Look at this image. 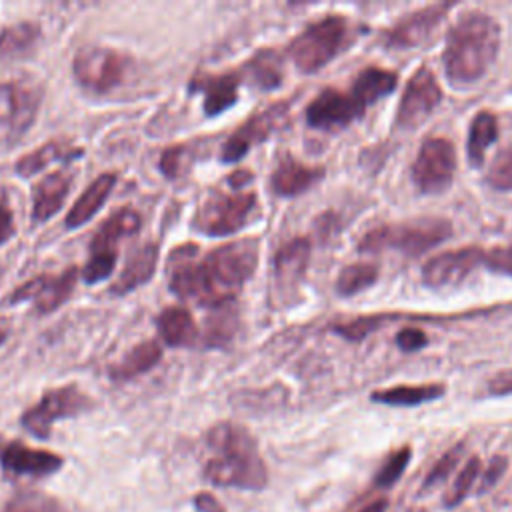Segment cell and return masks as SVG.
I'll list each match as a JSON object with an SVG mask.
<instances>
[{
    "label": "cell",
    "instance_id": "1",
    "mask_svg": "<svg viewBox=\"0 0 512 512\" xmlns=\"http://www.w3.org/2000/svg\"><path fill=\"white\" fill-rule=\"evenodd\" d=\"M194 246H180L170 254L168 286L180 300L202 306L234 302L242 286L254 276L260 244L256 238L224 242L210 250L202 262L194 260Z\"/></svg>",
    "mask_w": 512,
    "mask_h": 512
},
{
    "label": "cell",
    "instance_id": "2",
    "mask_svg": "<svg viewBox=\"0 0 512 512\" xmlns=\"http://www.w3.org/2000/svg\"><path fill=\"white\" fill-rule=\"evenodd\" d=\"M208 458L202 476L212 486L262 490L268 484V470L254 436L240 424L220 422L206 432Z\"/></svg>",
    "mask_w": 512,
    "mask_h": 512
},
{
    "label": "cell",
    "instance_id": "3",
    "mask_svg": "<svg viewBox=\"0 0 512 512\" xmlns=\"http://www.w3.org/2000/svg\"><path fill=\"white\" fill-rule=\"evenodd\" d=\"M498 48L500 26L490 14L480 10L462 14L450 28L442 52L446 78L456 86L476 82L492 66Z\"/></svg>",
    "mask_w": 512,
    "mask_h": 512
},
{
    "label": "cell",
    "instance_id": "4",
    "mask_svg": "<svg viewBox=\"0 0 512 512\" xmlns=\"http://www.w3.org/2000/svg\"><path fill=\"white\" fill-rule=\"evenodd\" d=\"M452 234V226L442 218H422L406 224H382L368 230L360 242V252H380V250H400L408 256H418Z\"/></svg>",
    "mask_w": 512,
    "mask_h": 512
},
{
    "label": "cell",
    "instance_id": "5",
    "mask_svg": "<svg viewBox=\"0 0 512 512\" xmlns=\"http://www.w3.org/2000/svg\"><path fill=\"white\" fill-rule=\"evenodd\" d=\"M348 22L340 14H328L308 24L290 44L288 56L304 74L324 68L346 44Z\"/></svg>",
    "mask_w": 512,
    "mask_h": 512
},
{
    "label": "cell",
    "instance_id": "6",
    "mask_svg": "<svg viewBox=\"0 0 512 512\" xmlns=\"http://www.w3.org/2000/svg\"><path fill=\"white\" fill-rule=\"evenodd\" d=\"M42 102V88L32 78L0 82V144H18L32 128Z\"/></svg>",
    "mask_w": 512,
    "mask_h": 512
},
{
    "label": "cell",
    "instance_id": "7",
    "mask_svg": "<svg viewBox=\"0 0 512 512\" xmlns=\"http://www.w3.org/2000/svg\"><path fill=\"white\" fill-rule=\"evenodd\" d=\"M254 208V192H212L194 212L192 228L210 238L232 236L248 224Z\"/></svg>",
    "mask_w": 512,
    "mask_h": 512
},
{
    "label": "cell",
    "instance_id": "8",
    "mask_svg": "<svg viewBox=\"0 0 512 512\" xmlns=\"http://www.w3.org/2000/svg\"><path fill=\"white\" fill-rule=\"evenodd\" d=\"M128 66L130 60L122 52L108 46H90L74 56L72 74L84 90L104 94L120 86Z\"/></svg>",
    "mask_w": 512,
    "mask_h": 512
},
{
    "label": "cell",
    "instance_id": "9",
    "mask_svg": "<svg viewBox=\"0 0 512 512\" xmlns=\"http://www.w3.org/2000/svg\"><path fill=\"white\" fill-rule=\"evenodd\" d=\"M88 408H90V398L76 384H66L60 388L48 390L34 406H30L22 414L20 424L34 438L46 440L56 420L82 414Z\"/></svg>",
    "mask_w": 512,
    "mask_h": 512
},
{
    "label": "cell",
    "instance_id": "10",
    "mask_svg": "<svg viewBox=\"0 0 512 512\" xmlns=\"http://www.w3.org/2000/svg\"><path fill=\"white\" fill-rule=\"evenodd\" d=\"M456 172V150L446 138H426L412 164V182L422 194L446 190Z\"/></svg>",
    "mask_w": 512,
    "mask_h": 512
},
{
    "label": "cell",
    "instance_id": "11",
    "mask_svg": "<svg viewBox=\"0 0 512 512\" xmlns=\"http://www.w3.org/2000/svg\"><path fill=\"white\" fill-rule=\"evenodd\" d=\"M442 90L436 76L426 68H418L406 88L402 92L398 110H396V126L402 130H410L420 126L440 104Z\"/></svg>",
    "mask_w": 512,
    "mask_h": 512
},
{
    "label": "cell",
    "instance_id": "12",
    "mask_svg": "<svg viewBox=\"0 0 512 512\" xmlns=\"http://www.w3.org/2000/svg\"><path fill=\"white\" fill-rule=\"evenodd\" d=\"M78 278V268L70 266L62 274H40L24 284L16 286L12 294L8 296V304H18L22 300H32L34 308L40 314H50L56 308H60L72 294L74 284Z\"/></svg>",
    "mask_w": 512,
    "mask_h": 512
},
{
    "label": "cell",
    "instance_id": "13",
    "mask_svg": "<svg viewBox=\"0 0 512 512\" xmlns=\"http://www.w3.org/2000/svg\"><path fill=\"white\" fill-rule=\"evenodd\" d=\"M286 114H288V104L282 102V104H272V106L256 112L254 116H250L222 144V148H220L222 162L230 164V162H238L240 158H244V154L252 146L266 140L280 126V122L286 118Z\"/></svg>",
    "mask_w": 512,
    "mask_h": 512
},
{
    "label": "cell",
    "instance_id": "14",
    "mask_svg": "<svg viewBox=\"0 0 512 512\" xmlns=\"http://www.w3.org/2000/svg\"><path fill=\"white\" fill-rule=\"evenodd\" d=\"M364 106L354 98L352 92L336 88H324L306 106V122L318 130L344 128L364 114Z\"/></svg>",
    "mask_w": 512,
    "mask_h": 512
},
{
    "label": "cell",
    "instance_id": "15",
    "mask_svg": "<svg viewBox=\"0 0 512 512\" xmlns=\"http://www.w3.org/2000/svg\"><path fill=\"white\" fill-rule=\"evenodd\" d=\"M484 258L478 246H464L442 252L422 266V282L428 288H446L460 284Z\"/></svg>",
    "mask_w": 512,
    "mask_h": 512
},
{
    "label": "cell",
    "instance_id": "16",
    "mask_svg": "<svg viewBox=\"0 0 512 512\" xmlns=\"http://www.w3.org/2000/svg\"><path fill=\"white\" fill-rule=\"evenodd\" d=\"M0 464L4 474L10 478H44L58 472L64 458L50 450L10 442L0 452Z\"/></svg>",
    "mask_w": 512,
    "mask_h": 512
},
{
    "label": "cell",
    "instance_id": "17",
    "mask_svg": "<svg viewBox=\"0 0 512 512\" xmlns=\"http://www.w3.org/2000/svg\"><path fill=\"white\" fill-rule=\"evenodd\" d=\"M310 262V242L306 238H292L282 244L274 254L272 280L274 290L282 302L292 298V292L298 288L300 280Z\"/></svg>",
    "mask_w": 512,
    "mask_h": 512
},
{
    "label": "cell",
    "instance_id": "18",
    "mask_svg": "<svg viewBox=\"0 0 512 512\" xmlns=\"http://www.w3.org/2000/svg\"><path fill=\"white\" fill-rule=\"evenodd\" d=\"M448 10H450V4H430V6L418 8L406 14L402 20H398L394 26H390L384 32L382 40L390 48L418 46L432 34V30L442 22Z\"/></svg>",
    "mask_w": 512,
    "mask_h": 512
},
{
    "label": "cell",
    "instance_id": "19",
    "mask_svg": "<svg viewBox=\"0 0 512 512\" xmlns=\"http://www.w3.org/2000/svg\"><path fill=\"white\" fill-rule=\"evenodd\" d=\"M242 82L240 72H224V74H196L190 80V92L204 94V112L206 116H218L226 112L238 100V86Z\"/></svg>",
    "mask_w": 512,
    "mask_h": 512
},
{
    "label": "cell",
    "instance_id": "20",
    "mask_svg": "<svg viewBox=\"0 0 512 512\" xmlns=\"http://www.w3.org/2000/svg\"><path fill=\"white\" fill-rule=\"evenodd\" d=\"M72 188V176L66 170H56L38 180L32 188V222L50 220L64 206Z\"/></svg>",
    "mask_w": 512,
    "mask_h": 512
},
{
    "label": "cell",
    "instance_id": "21",
    "mask_svg": "<svg viewBox=\"0 0 512 512\" xmlns=\"http://www.w3.org/2000/svg\"><path fill=\"white\" fill-rule=\"evenodd\" d=\"M324 168L320 166H306L292 156H282L270 176V188L276 196H298L312 188L318 180H322Z\"/></svg>",
    "mask_w": 512,
    "mask_h": 512
},
{
    "label": "cell",
    "instance_id": "22",
    "mask_svg": "<svg viewBox=\"0 0 512 512\" xmlns=\"http://www.w3.org/2000/svg\"><path fill=\"white\" fill-rule=\"evenodd\" d=\"M158 256H160L158 244L146 242V244L134 248L130 252V256L126 258V264H124L120 276L110 286V294L122 296V294H128V292L140 288L142 284H146L156 272Z\"/></svg>",
    "mask_w": 512,
    "mask_h": 512
},
{
    "label": "cell",
    "instance_id": "23",
    "mask_svg": "<svg viewBox=\"0 0 512 512\" xmlns=\"http://www.w3.org/2000/svg\"><path fill=\"white\" fill-rule=\"evenodd\" d=\"M116 186V174L114 172H104L96 180H92L84 192L76 198L72 208L66 214V228H80L88 220L94 218V214L102 208V204L108 200L110 192Z\"/></svg>",
    "mask_w": 512,
    "mask_h": 512
},
{
    "label": "cell",
    "instance_id": "24",
    "mask_svg": "<svg viewBox=\"0 0 512 512\" xmlns=\"http://www.w3.org/2000/svg\"><path fill=\"white\" fill-rule=\"evenodd\" d=\"M156 328L164 344L172 348L192 346L198 340V328L184 306H168L156 318Z\"/></svg>",
    "mask_w": 512,
    "mask_h": 512
},
{
    "label": "cell",
    "instance_id": "25",
    "mask_svg": "<svg viewBox=\"0 0 512 512\" xmlns=\"http://www.w3.org/2000/svg\"><path fill=\"white\" fill-rule=\"evenodd\" d=\"M162 358V348L156 340H144L136 346H132L116 364L110 366L108 374L116 382H128L150 368H154Z\"/></svg>",
    "mask_w": 512,
    "mask_h": 512
},
{
    "label": "cell",
    "instance_id": "26",
    "mask_svg": "<svg viewBox=\"0 0 512 512\" xmlns=\"http://www.w3.org/2000/svg\"><path fill=\"white\" fill-rule=\"evenodd\" d=\"M140 214L132 208H122L108 216L104 224L94 232L90 242V252L94 250H116L120 238L132 236L140 230Z\"/></svg>",
    "mask_w": 512,
    "mask_h": 512
},
{
    "label": "cell",
    "instance_id": "27",
    "mask_svg": "<svg viewBox=\"0 0 512 512\" xmlns=\"http://www.w3.org/2000/svg\"><path fill=\"white\" fill-rule=\"evenodd\" d=\"M396 86H398L396 72L378 68V66H368L358 72L350 92L366 108L368 104H374L382 96H388L390 92H394Z\"/></svg>",
    "mask_w": 512,
    "mask_h": 512
},
{
    "label": "cell",
    "instance_id": "28",
    "mask_svg": "<svg viewBox=\"0 0 512 512\" xmlns=\"http://www.w3.org/2000/svg\"><path fill=\"white\" fill-rule=\"evenodd\" d=\"M246 78L252 86L260 90H274L282 84L284 78V64L276 50L266 48L256 52L244 66Z\"/></svg>",
    "mask_w": 512,
    "mask_h": 512
},
{
    "label": "cell",
    "instance_id": "29",
    "mask_svg": "<svg viewBox=\"0 0 512 512\" xmlns=\"http://www.w3.org/2000/svg\"><path fill=\"white\" fill-rule=\"evenodd\" d=\"M240 324L238 308L234 302H226L220 306H214L212 312L206 318L204 326V342L212 348H224L232 342L236 330Z\"/></svg>",
    "mask_w": 512,
    "mask_h": 512
},
{
    "label": "cell",
    "instance_id": "30",
    "mask_svg": "<svg viewBox=\"0 0 512 512\" xmlns=\"http://www.w3.org/2000/svg\"><path fill=\"white\" fill-rule=\"evenodd\" d=\"M444 392L446 388L442 384H418V386L400 384V386L372 392V400L388 406H418L444 396Z\"/></svg>",
    "mask_w": 512,
    "mask_h": 512
},
{
    "label": "cell",
    "instance_id": "31",
    "mask_svg": "<svg viewBox=\"0 0 512 512\" xmlns=\"http://www.w3.org/2000/svg\"><path fill=\"white\" fill-rule=\"evenodd\" d=\"M496 138H498L496 116L488 110L476 112L468 128V144H466V154L472 166H480L484 162L486 150L492 146Z\"/></svg>",
    "mask_w": 512,
    "mask_h": 512
},
{
    "label": "cell",
    "instance_id": "32",
    "mask_svg": "<svg viewBox=\"0 0 512 512\" xmlns=\"http://www.w3.org/2000/svg\"><path fill=\"white\" fill-rule=\"evenodd\" d=\"M82 150L72 148L70 144L62 142V140H50L44 146L24 154L18 162H16V172L20 176H34L36 172H40L42 168H46L50 162L54 160H68L78 156Z\"/></svg>",
    "mask_w": 512,
    "mask_h": 512
},
{
    "label": "cell",
    "instance_id": "33",
    "mask_svg": "<svg viewBox=\"0 0 512 512\" xmlns=\"http://www.w3.org/2000/svg\"><path fill=\"white\" fill-rule=\"evenodd\" d=\"M40 36V28L32 22H18L0 32V62L30 50Z\"/></svg>",
    "mask_w": 512,
    "mask_h": 512
},
{
    "label": "cell",
    "instance_id": "34",
    "mask_svg": "<svg viewBox=\"0 0 512 512\" xmlns=\"http://www.w3.org/2000/svg\"><path fill=\"white\" fill-rule=\"evenodd\" d=\"M378 280V266L372 262H354L340 270L336 278V292L340 296H354L370 288Z\"/></svg>",
    "mask_w": 512,
    "mask_h": 512
},
{
    "label": "cell",
    "instance_id": "35",
    "mask_svg": "<svg viewBox=\"0 0 512 512\" xmlns=\"http://www.w3.org/2000/svg\"><path fill=\"white\" fill-rule=\"evenodd\" d=\"M2 512H66L62 502L42 490H18L2 508Z\"/></svg>",
    "mask_w": 512,
    "mask_h": 512
},
{
    "label": "cell",
    "instance_id": "36",
    "mask_svg": "<svg viewBox=\"0 0 512 512\" xmlns=\"http://www.w3.org/2000/svg\"><path fill=\"white\" fill-rule=\"evenodd\" d=\"M486 182L490 188L506 192L512 190V146L502 148L486 170Z\"/></svg>",
    "mask_w": 512,
    "mask_h": 512
},
{
    "label": "cell",
    "instance_id": "37",
    "mask_svg": "<svg viewBox=\"0 0 512 512\" xmlns=\"http://www.w3.org/2000/svg\"><path fill=\"white\" fill-rule=\"evenodd\" d=\"M386 316H356V318H350L346 322H336L332 324V330L336 334H340L342 338L346 340H352V342H358L362 338H366L370 332H374L378 326L386 324Z\"/></svg>",
    "mask_w": 512,
    "mask_h": 512
},
{
    "label": "cell",
    "instance_id": "38",
    "mask_svg": "<svg viewBox=\"0 0 512 512\" xmlns=\"http://www.w3.org/2000/svg\"><path fill=\"white\" fill-rule=\"evenodd\" d=\"M116 250H94L90 252V260L82 270V280L86 284H98L108 278L116 266Z\"/></svg>",
    "mask_w": 512,
    "mask_h": 512
},
{
    "label": "cell",
    "instance_id": "39",
    "mask_svg": "<svg viewBox=\"0 0 512 512\" xmlns=\"http://www.w3.org/2000/svg\"><path fill=\"white\" fill-rule=\"evenodd\" d=\"M478 474H480V458H478V456H472V458L464 464V468L460 470L458 478L454 480L450 492H448L446 498H444V504H446V506H458V504L468 496V492H470V488L474 486Z\"/></svg>",
    "mask_w": 512,
    "mask_h": 512
},
{
    "label": "cell",
    "instance_id": "40",
    "mask_svg": "<svg viewBox=\"0 0 512 512\" xmlns=\"http://www.w3.org/2000/svg\"><path fill=\"white\" fill-rule=\"evenodd\" d=\"M410 456H412L410 446H402L396 452H392L386 458V462L380 466V470H378V474L374 478L376 486L378 488H390L402 476V472L406 470V466L410 462Z\"/></svg>",
    "mask_w": 512,
    "mask_h": 512
},
{
    "label": "cell",
    "instance_id": "41",
    "mask_svg": "<svg viewBox=\"0 0 512 512\" xmlns=\"http://www.w3.org/2000/svg\"><path fill=\"white\" fill-rule=\"evenodd\" d=\"M462 452H464V444L462 442L452 446L448 452H444L440 456V460L430 468V472H428V476L424 480V488H430V486H436V484L444 482L454 472V468L458 466V462L462 458Z\"/></svg>",
    "mask_w": 512,
    "mask_h": 512
},
{
    "label": "cell",
    "instance_id": "42",
    "mask_svg": "<svg viewBox=\"0 0 512 512\" xmlns=\"http://www.w3.org/2000/svg\"><path fill=\"white\" fill-rule=\"evenodd\" d=\"M482 262L492 272L512 276V244L490 248L488 252H484Z\"/></svg>",
    "mask_w": 512,
    "mask_h": 512
},
{
    "label": "cell",
    "instance_id": "43",
    "mask_svg": "<svg viewBox=\"0 0 512 512\" xmlns=\"http://www.w3.org/2000/svg\"><path fill=\"white\" fill-rule=\"evenodd\" d=\"M16 234L14 210L10 204V196L4 186H0V246L6 244Z\"/></svg>",
    "mask_w": 512,
    "mask_h": 512
},
{
    "label": "cell",
    "instance_id": "44",
    "mask_svg": "<svg viewBox=\"0 0 512 512\" xmlns=\"http://www.w3.org/2000/svg\"><path fill=\"white\" fill-rule=\"evenodd\" d=\"M428 344V336L414 326H406L396 334V346L404 352H418Z\"/></svg>",
    "mask_w": 512,
    "mask_h": 512
},
{
    "label": "cell",
    "instance_id": "45",
    "mask_svg": "<svg viewBox=\"0 0 512 512\" xmlns=\"http://www.w3.org/2000/svg\"><path fill=\"white\" fill-rule=\"evenodd\" d=\"M506 466H508V458L506 456H494L488 464V468L484 470L482 474V480H480V492H486L490 490L500 478L502 474L506 472Z\"/></svg>",
    "mask_w": 512,
    "mask_h": 512
},
{
    "label": "cell",
    "instance_id": "46",
    "mask_svg": "<svg viewBox=\"0 0 512 512\" xmlns=\"http://www.w3.org/2000/svg\"><path fill=\"white\" fill-rule=\"evenodd\" d=\"M488 390L492 394H512V370H504V372L496 374L488 382Z\"/></svg>",
    "mask_w": 512,
    "mask_h": 512
},
{
    "label": "cell",
    "instance_id": "47",
    "mask_svg": "<svg viewBox=\"0 0 512 512\" xmlns=\"http://www.w3.org/2000/svg\"><path fill=\"white\" fill-rule=\"evenodd\" d=\"M194 506L198 512H224V508L220 506V502L208 494V492H200L194 496Z\"/></svg>",
    "mask_w": 512,
    "mask_h": 512
},
{
    "label": "cell",
    "instance_id": "48",
    "mask_svg": "<svg viewBox=\"0 0 512 512\" xmlns=\"http://www.w3.org/2000/svg\"><path fill=\"white\" fill-rule=\"evenodd\" d=\"M388 506V500L386 498H380V500H374L372 504L364 506L360 512H384Z\"/></svg>",
    "mask_w": 512,
    "mask_h": 512
},
{
    "label": "cell",
    "instance_id": "49",
    "mask_svg": "<svg viewBox=\"0 0 512 512\" xmlns=\"http://www.w3.org/2000/svg\"><path fill=\"white\" fill-rule=\"evenodd\" d=\"M6 338H8V330H6V326L0 324V346L6 342Z\"/></svg>",
    "mask_w": 512,
    "mask_h": 512
},
{
    "label": "cell",
    "instance_id": "50",
    "mask_svg": "<svg viewBox=\"0 0 512 512\" xmlns=\"http://www.w3.org/2000/svg\"><path fill=\"white\" fill-rule=\"evenodd\" d=\"M0 280H2V268H0Z\"/></svg>",
    "mask_w": 512,
    "mask_h": 512
},
{
    "label": "cell",
    "instance_id": "51",
    "mask_svg": "<svg viewBox=\"0 0 512 512\" xmlns=\"http://www.w3.org/2000/svg\"><path fill=\"white\" fill-rule=\"evenodd\" d=\"M2 448H4V446H0V452H2Z\"/></svg>",
    "mask_w": 512,
    "mask_h": 512
}]
</instances>
